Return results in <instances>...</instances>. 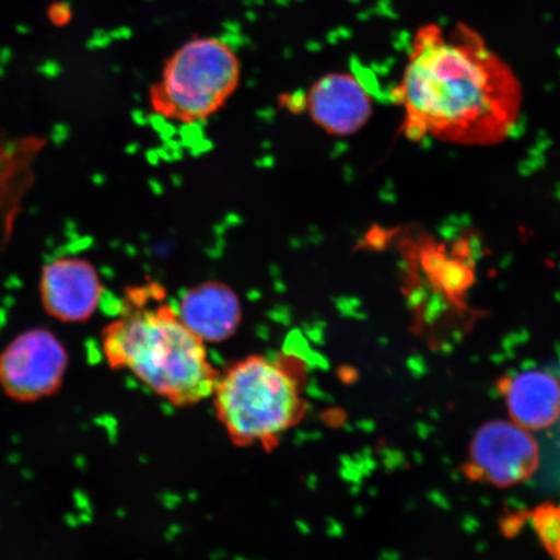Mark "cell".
Segmentation results:
<instances>
[{
    "label": "cell",
    "mask_w": 560,
    "mask_h": 560,
    "mask_svg": "<svg viewBox=\"0 0 560 560\" xmlns=\"http://www.w3.org/2000/svg\"><path fill=\"white\" fill-rule=\"evenodd\" d=\"M304 368L291 355H249L220 374L217 418L237 446L271 452L304 418Z\"/></svg>",
    "instance_id": "cell-3"
},
{
    "label": "cell",
    "mask_w": 560,
    "mask_h": 560,
    "mask_svg": "<svg viewBox=\"0 0 560 560\" xmlns=\"http://www.w3.org/2000/svg\"><path fill=\"white\" fill-rule=\"evenodd\" d=\"M242 65L225 40L199 37L175 51L150 90L153 114L167 121L208 120L241 85Z\"/></svg>",
    "instance_id": "cell-4"
},
{
    "label": "cell",
    "mask_w": 560,
    "mask_h": 560,
    "mask_svg": "<svg viewBox=\"0 0 560 560\" xmlns=\"http://www.w3.org/2000/svg\"><path fill=\"white\" fill-rule=\"evenodd\" d=\"M68 369V353L50 331H26L0 354V387L18 402H34L61 388Z\"/></svg>",
    "instance_id": "cell-5"
},
{
    "label": "cell",
    "mask_w": 560,
    "mask_h": 560,
    "mask_svg": "<svg viewBox=\"0 0 560 560\" xmlns=\"http://www.w3.org/2000/svg\"><path fill=\"white\" fill-rule=\"evenodd\" d=\"M538 459V445L529 430L513 420H494L476 432L470 470L495 487H513L534 475Z\"/></svg>",
    "instance_id": "cell-6"
},
{
    "label": "cell",
    "mask_w": 560,
    "mask_h": 560,
    "mask_svg": "<svg viewBox=\"0 0 560 560\" xmlns=\"http://www.w3.org/2000/svg\"><path fill=\"white\" fill-rule=\"evenodd\" d=\"M304 105L312 121L334 137L354 136L374 112L368 89L349 72L322 75L307 91Z\"/></svg>",
    "instance_id": "cell-7"
},
{
    "label": "cell",
    "mask_w": 560,
    "mask_h": 560,
    "mask_svg": "<svg viewBox=\"0 0 560 560\" xmlns=\"http://www.w3.org/2000/svg\"><path fill=\"white\" fill-rule=\"evenodd\" d=\"M501 387L511 420L524 429L545 430L560 418V382L546 371H522Z\"/></svg>",
    "instance_id": "cell-10"
},
{
    "label": "cell",
    "mask_w": 560,
    "mask_h": 560,
    "mask_svg": "<svg viewBox=\"0 0 560 560\" xmlns=\"http://www.w3.org/2000/svg\"><path fill=\"white\" fill-rule=\"evenodd\" d=\"M555 556L557 557V560H560V546Z\"/></svg>",
    "instance_id": "cell-13"
},
{
    "label": "cell",
    "mask_w": 560,
    "mask_h": 560,
    "mask_svg": "<svg viewBox=\"0 0 560 560\" xmlns=\"http://www.w3.org/2000/svg\"><path fill=\"white\" fill-rule=\"evenodd\" d=\"M392 96L412 142L500 144L513 135L523 109L515 70L462 21L447 31L436 23L418 27Z\"/></svg>",
    "instance_id": "cell-1"
},
{
    "label": "cell",
    "mask_w": 560,
    "mask_h": 560,
    "mask_svg": "<svg viewBox=\"0 0 560 560\" xmlns=\"http://www.w3.org/2000/svg\"><path fill=\"white\" fill-rule=\"evenodd\" d=\"M129 311L103 331V352L114 370H129L174 406L212 396L220 374L209 362L206 342L163 303L165 290L150 283L128 291Z\"/></svg>",
    "instance_id": "cell-2"
},
{
    "label": "cell",
    "mask_w": 560,
    "mask_h": 560,
    "mask_svg": "<svg viewBox=\"0 0 560 560\" xmlns=\"http://www.w3.org/2000/svg\"><path fill=\"white\" fill-rule=\"evenodd\" d=\"M420 260L427 275L446 295L455 296L470 285L471 277L466 266L443 249L423 248Z\"/></svg>",
    "instance_id": "cell-11"
},
{
    "label": "cell",
    "mask_w": 560,
    "mask_h": 560,
    "mask_svg": "<svg viewBox=\"0 0 560 560\" xmlns=\"http://www.w3.org/2000/svg\"><path fill=\"white\" fill-rule=\"evenodd\" d=\"M534 525L545 548L556 555L560 546V509L556 506L538 509L534 516Z\"/></svg>",
    "instance_id": "cell-12"
},
{
    "label": "cell",
    "mask_w": 560,
    "mask_h": 560,
    "mask_svg": "<svg viewBox=\"0 0 560 560\" xmlns=\"http://www.w3.org/2000/svg\"><path fill=\"white\" fill-rule=\"evenodd\" d=\"M94 265L82 258H61L47 265L40 279L42 304L55 319L81 324L93 317L103 298Z\"/></svg>",
    "instance_id": "cell-8"
},
{
    "label": "cell",
    "mask_w": 560,
    "mask_h": 560,
    "mask_svg": "<svg viewBox=\"0 0 560 560\" xmlns=\"http://www.w3.org/2000/svg\"><path fill=\"white\" fill-rule=\"evenodd\" d=\"M177 312L188 330L212 345L233 338L243 319L240 295L220 280H208L186 291Z\"/></svg>",
    "instance_id": "cell-9"
}]
</instances>
